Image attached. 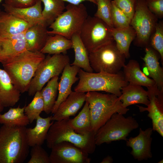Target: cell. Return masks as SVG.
Wrapping results in <instances>:
<instances>
[{"mask_svg": "<svg viewBox=\"0 0 163 163\" xmlns=\"http://www.w3.org/2000/svg\"><path fill=\"white\" fill-rule=\"evenodd\" d=\"M26 126L0 128V163H22L29 153Z\"/></svg>", "mask_w": 163, "mask_h": 163, "instance_id": "cell-1", "label": "cell"}, {"mask_svg": "<svg viewBox=\"0 0 163 163\" xmlns=\"http://www.w3.org/2000/svg\"><path fill=\"white\" fill-rule=\"evenodd\" d=\"M40 51L26 50L11 61L2 65L15 86L21 93L27 91L40 63L45 58Z\"/></svg>", "mask_w": 163, "mask_h": 163, "instance_id": "cell-2", "label": "cell"}, {"mask_svg": "<svg viewBox=\"0 0 163 163\" xmlns=\"http://www.w3.org/2000/svg\"><path fill=\"white\" fill-rule=\"evenodd\" d=\"M87 92L85 101L88 103L91 127L95 133L114 113L125 114L129 110L123 107L119 97L114 94Z\"/></svg>", "mask_w": 163, "mask_h": 163, "instance_id": "cell-3", "label": "cell"}, {"mask_svg": "<svg viewBox=\"0 0 163 163\" xmlns=\"http://www.w3.org/2000/svg\"><path fill=\"white\" fill-rule=\"evenodd\" d=\"M78 74L79 81L74 88V91L77 92L103 91L119 97L122 94V88L129 83L120 71L115 74L103 72L94 73L80 69Z\"/></svg>", "mask_w": 163, "mask_h": 163, "instance_id": "cell-4", "label": "cell"}, {"mask_svg": "<svg viewBox=\"0 0 163 163\" xmlns=\"http://www.w3.org/2000/svg\"><path fill=\"white\" fill-rule=\"evenodd\" d=\"M69 118L56 121L51 126L46 139V145L51 149L62 142H71L88 154L93 153L95 150V133L94 132L86 135L76 133L71 126Z\"/></svg>", "mask_w": 163, "mask_h": 163, "instance_id": "cell-5", "label": "cell"}, {"mask_svg": "<svg viewBox=\"0 0 163 163\" xmlns=\"http://www.w3.org/2000/svg\"><path fill=\"white\" fill-rule=\"evenodd\" d=\"M66 9L49 26L52 30L48 33L50 35L60 34L71 40L74 34H79L88 14L86 7L82 3L69 4Z\"/></svg>", "mask_w": 163, "mask_h": 163, "instance_id": "cell-6", "label": "cell"}, {"mask_svg": "<svg viewBox=\"0 0 163 163\" xmlns=\"http://www.w3.org/2000/svg\"><path fill=\"white\" fill-rule=\"evenodd\" d=\"M123 114L115 113L97 131L95 141L97 145L114 141H126L129 133L139 126L138 122L132 116L125 117Z\"/></svg>", "mask_w": 163, "mask_h": 163, "instance_id": "cell-7", "label": "cell"}, {"mask_svg": "<svg viewBox=\"0 0 163 163\" xmlns=\"http://www.w3.org/2000/svg\"><path fill=\"white\" fill-rule=\"evenodd\" d=\"M70 63L69 56L65 54H48L39 64L27 91L30 96L40 91L51 78L59 76L65 67Z\"/></svg>", "mask_w": 163, "mask_h": 163, "instance_id": "cell-8", "label": "cell"}, {"mask_svg": "<svg viewBox=\"0 0 163 163\" xmlns=\"http://www.w3.org/2000/svg\"><path fill=\"white\" fill-rule=\"evenodd\" d=\"M90 65L96 72L115 74L125 65L126 58L117 48L114 41L89 53Z\"/></svg>", "mask_w": 163, "mask_h": 163, "instance_id": "cell-9", "label": "cell"}, {"mask_svg": "<svg viewBox=\"0 0 163 163\" xmlns=\"http://www.w3.org/2000/svg\"><path fill=\"white\" fill-rule=\"evenodd\" d=\"M110 28L100 19L88 16L79 34L89 53L114 41Z\"/></svg>", "mask_w": 163, "mask_h": 163, "instance_id": "cell-10", "label": "cell"}, {"mask_svg": "<svg viewBox=\"0 0 163 163\" xmlns=\"http://www.w3.org/2000/svg\"><path fill=\"white\" fill-rule=\"evenodd\" d=\"M158 22V18L148 8L145 0H137L130 26L135 30V45L145 48L149 46L150 37Z\"/></svg>", "mask_w": 163, "mask_h": 163, "instance_id": "cell-11", "label": "cell"}, {"mask_svg": "<svg viewBox=\"0 0 163 163\" xmlns=\"http://www.w3.org/2000/svg\"><path fill=\"white\" fill-rule=\"evenodd\" d=\"M51 149L50 163H89L91 161L89 154L69 142H61Z\"/></svg>", "mask_w": 163, "mask_h": 163, "instance_id": "cell-12", "label": "cell"}, {"mask_svg": "<svg viewBox=\"0 0 163 163\" xmlns=\"http://www.w3.org/2000/svg\"><path fill=\"white\" fill-rule=\"evenodd\" d=\"M149 104L147 107L138 106L140 112L147 111V115L152 120L153 131L163 137V91L155 85L147 88Z\"/></svg>", "mask_w": 163, "mask_h": 163, "instance_id": "cell-13", "label": "cell"}, {"mask_svg": "<svg viewBox=\"0 0 163 163\" xmlns=\"http://www.w3.org/2000/svg\"><path fill=\"white\" fill-rule=\"evenodd\" d=\"M153 131L151 127L145 130L140 128L139 134L137 136L130 137L126 141V146L132 149L130 153L135 159L140 161L152 157L151 145Z\"/></svg>", "mask_w": 163, "mask_h": 163, "instance_id": "cell-14", "label": "cell"}, {"mask_svg": "<svg viewBox=\"0 0 163 163\" xmlns=\"http://www.w3.org/2000/svg\"><path fill=\"white\" fill-rule=\"evenodd\" d=\"M24 32L16 35L0 37V63L2 65L11 61L27 50Z\"/></svg>", "mask_w": 163, "mask_h": 163, "instance_id": "cell-15", "label": "cell"}, {"mask_svg": "<svg viewBox=\"0 0 163 163\" xmlns=\"http://www.w3.org/2000/svg\"><path fill=\"white\" fill-rule=\"evenodd\" d=\"M80 68L70 63L64 68L62 73L60 81L58 83V95L51 113L54 114L59 105L67 97L72 91V85L79 80L76 76Z\"/></svg>", "mask_w": 163, "mask_h": 163, "instance_id": "cell-16", "label": "cell"}, {"mask_svg": "<svg viewBox=\"0 0 163 163\" xmlns=\"http://www.w3.org/2000/svg\"><path fill=\"white\" fill-rule=\"evenodd\" d=\"M86 98L85 92L72 91L59 105L52 116V121L61 120L75 116L85 101Z\"/></svg>", "mask_w": 163, "mask_h": 163, "instance_id": "cell-17", "label": "cell"}, {"mask_svg": "<svg viewBox=\"0 0 163 163\" xmlns=\"http://www.w3.org/2000/svg\"><path fill=\"white\" fill-rule=\"evenodd\" d=\"M47 26L44 22L38 23L31 25L25 31L24 37L27 50L40 51L50 35Z\"/></svg>", "mask_w": 163, "mask_h": 163, "instance_id": "cell-18", "label": "cell"}, {"mask_svg": "<svg viewBox=\"0 0 163 163\" xmlns=\"http://www.w3.org/2000/svg\"><path fill=\"white\" fill-rule=\"evenodd\" d=\"M145 48V54L142 58L148 75L155 81L159 89L163 91V69L159 61L160 55L150 46Z\"/></svg>", "mask_w": 163, "mask_h": 163, "instance_id": "cell-19", "label": "cell"}, {"mask_svg": "<svg viewBox=\"0 0 163 163\" xmlns=\"http://www.w3.org/2000/svg\"><path fill=\"white\" fill-rule=\"evenodd\" d=\"M32 25L5 11L0 13V37L16 35L24 33Z\"/></svg>", "mask_w": 163, "mask_h": 163, "instance_id": "cell-20", "label": "cell"}, {"mask_svg": "<svg viewBox=\"0 0 163 163\" xmlns=\"http://www.w3.org/2000/svg\"><path fill=\"white\" fill-rule=\"evenodd\" d=\"M21 93L7 72L0 68V103L4 107L14 106L19 101Z\"/></svg>", "mask_w": 163, "mask_h": 163, "instance_id": "cell-21", "label": "cell"}, {"mask_svg": "<svg viewBox=\"0 0 163 163\" xmlns=\"http://www.w3.org/2000/svg\"><path fill=\"white\" fill-rule=\"evenodd\" d=\"M52 116L43 118L40 116L36 119L34 127L26 128V137L30 147L41 145L46 140L49 129L54 122L51 120Z\"/></svg>", "mask_w": 163, "mask_h": 163, "instance_id": "cell-22", "label": "cell"}, {"mask_svg": "<svg viewBox=\"0 0 163 163\" xmlns=\"http://www.w3.org/2000/svg\"><path fill=\"white\" fill-rule=\"evenodd\" d=\"M41 2L39 0L31 6L22 8L12 7L5 3L2 4V6L5 11L33 25L44 22L42 14Z\"/></svg>", "mask_w": 163, "mask_h": 163, "instance_id": "cell-23", "label": "cell"}, {"mask_svg": "<svg viewBox=\"0 0 163 163\" xmlns=\"http://www.w3.org/2000/svg\"><path fill=\"white\" fill-rule=\"evenodd\" d=\"M122 94L119 97L124 108L135 104L147 106L149 104L147 91L141 86L129 83L121 89Z\"/></svg>", "mask_w": 163, "mask_h": 163, "instance_id": "cell-24", "label": "cell"}, {"mask_svg": "<svg viewBox=\"0 0 163 163\" xmlns=\"http://www.w3.org/2000/svg\"><path fill=\"white\" fill-rule=\"evenodd\" d=\"M123 68V75L125 81L129 83L147 88L156 85L153 79L149 78L141 71L139 64L137 61L130 60Z\"/></svg>", "mask_w": 163, "mask_h": 163, "instance_id": "cell-25", "label": "cell"}, {"mask_svg": "<svg viewBox=\"0 0 163 163\" xmlns=\"http://www.w3.org/2000/svg\"><path fill=\"white\" fill-rule=\"evenodd\" d=\"M110 31L119 50L125 55L126 58H129V47L136 36L134 29L130 25L123 28L111 27Z\"/></svg>", "mask_w": 163, "mask_h": 163, "instance_id": "cell-26", "label": "cell"}, {"mask_svg": "<svg viewBox=\"0 0 163 163\" xmlns=\"http://www.w3.org/2000/svg\"><path fill=\"white\" fill-rule=\"evenodd\" d=\"M72 48L75 53V59L71 65L75 66L84 71L92 72L90 65L89 53L82 40L79 33L74 34L71 39Z\"/></svg>", "mask_w": 163, "mask_h": 163, "instance_id": "cell-27", "label": "cell"}, {"mask_svg": "<svg viewBox=\"0 0 163 163\" xmlns=\"http://www.w3.org/2000/svg\"><path fill=\"white\" fill-rule=\"evenodd\" d=\"M72 46L71 40L60 34H56L53 36L49 35L40 52L49 55L65 54L68 50L72 48Z\"/></svg>", "mask_w": 163, "mask_h": 163, "instance_id": "cell-28", "label": "cell"}, {"mask_svg": "<svg viewBox=\"0 0 163 163\" xmlns=\"http://www.w3.org/2000/svg\"><path fill=\"white\" fill-rule=\"evenodd\" d=\"M69 121L77 133L86 135L94 132L91 127L88 103L86 101L78 114L73 119L69 118Z\"/></svg>", "mask_w": 163, "mask_h": 163, "instance_id": "cell-29", "label": "cell"}, {"mask_svg": "<svg viewBox=\"0 0 163 163\" xmlns=\"http://www.w3.org/2000/svg\"><path fill=\"white\" fill-rule=\"evenodd\" d=\"M25 106L11 108L6 112L0 114V124L8 126H26L30 123L24 112Z\"/></svg>", "mask_w": 163, "mask_h": 163, "instance_id": "cell-30", "label": "cell"}, {"mask_svg": "<svg viewBox=\"0 0 163 163\" xmlns=\"http://www.w3.org/2000/svg\"><path fill=\"white\" fill-rule=\"evenodd\" d=\"M43 3L42 14L44 22L50 26L66 9L63 0H40Z\"/></svg>", "mask_w": 163, "mask_h": 163, "instance_id": "cell-31", "label": "cell"}, {"mask_svg": "<svg viewBox=\"0 0 163 163\" xmlns=\"http://www.w3.org/2000/svg\"><path fill=\"white\" fill-rule=\"evenodd\" d=\"M59 76L51 78L41 90L44 103L43 111L47 114L51 113L55 105L58 90Z\"/></svg>", "mask_w": 163, "mask_h": 163, "instance_id": "cell-32", "label": "cell"}, {"mask_svg": "<svg viewBox=\"0 0 163 163\" xmlns=\"http://www.w3.org/2000/svg\"><path fill=\"white\" fill-rule=\"evenodd\" d=\"M44 103L41 91L36 92L31 101L27 106H25L24 112L27 116L30 123L40 116L43 111Z\"/></svg>", "mask_w": 163, "mask_h": 163, "instance_id": "cell-33", "label": "cell"}, {"mask_svg": "<svg viewBox=\"0 0 163 163\" xmlns=\"http://www.w3.org/2000/svg\"><path fill=\"white\" fill-rule=\"evenodd\" d=\"M97 9L94 17L102 20L109 27L113 28L111 16L110 0H97Z\"/></svg>", "mask_w": 163, "mask_h": 163, "instance_id": "cell-34", "label": "cell"}, {"mask_svg": "<svg viewBox=\"0 0 163 163\" xmlns=\"http://www.w3.org/2000/svg\"><path fill=\"white\" fill-rule=\"evenodd\" d=\"M149 46L160 55L161 62L163 64V21L158 22L150 39Z\"/></svg>", "mask_w": 163, "mask_h": 163, "instance_id": "cell-35", "label": "cell"}, {"mask_svg": "<svg viewBox=\"0 0 163 163\" xmlns=\"http://www.w3.org/2000/svg\"><path fill=\"white\" fill-rule=\"evenodd\" d=\"M111 16L113 28L127 27L130 25L131 19L111 1Z\"/></svg>", "mask_w": 163, "mask_h": 163, "instance_id": "cell-36", "label": "cell"}, {"mask_svg": "<svg viewBox=\"0 0 163 163\" xmlns=\"http://www.w3.org/2000/svg\"><path fill=\"white\" fill-rule=\"evenodd\" d=\"M30 155L27 163H50L49 155L41 145L32 147Z\"/></svg>", "mask_w": 163, "mask_h": 163, "instance_id": "cell-37", "label": "cell"}, {"mask_svg": "<svg viewBox=\"0 0 163 163\" xmlns=\"http://www.w3.org/2000/svg\"><path fill=\"white\" fill-rule=\"evenodd\" d=\"M115 5L131 20L135 12L137 0H113Z\"/></svg>", "mask_w": 163, "mask_h": 163, "instance_id": "cell-38", "label": "cell"}, {"mask_svg": "<svg viewBox=\"0 0 163 163\" xmlns=\"http://www.w3.org/2000/svg\"><path fill=\"white\" fill-rule=\"evenodd\" d=\"M150 11L158 18L163 17V0H145Z\"/></svg>", "mask_w": 163, "mask_h": 163, "instance_id": "cell-39", "label": "cell"}, {"mask_svg": "<svg viewBox=\"0 0 163 163\" xmlns=\"http://www.w3.org/2000/svg\"><path fill=\"white\" fill-rule=\"evenodd\" d=\"M39 0H4L5 4L12 7L22 8L31 6Z\"/></svg>", "mask_w": 163, "mask_h": 163, "instance_id": "cell-40", "label": "cell"}, {"mask_svg": "<svg viewBox=\"0 0 163 163\" xmlns=\"http://www.w3.org/2000/svg\"><path fill=\"white\" fill-rule=\"evenodd\" d=\"M65 2H67L69 4L73 5H78L84 1H88L92 2L94 4H96L97 3V0H63Z\"/></svg>", "mask_w": 163, "mask_h": 163, "instance_id": "cell-41", "label": "cell"}, {"mask_svg": "<svg viewBox=\"0 0 163 163\" xmlns=\"http://www.w3.org/2000/svg\"><path fill=\"white\" fill-rule=\"evenodd\" d=\"M113 162L112 157L110 155H107L100 162L101 163H112Z\"/></svg>", "mask_w": 163, "mask_h": 163, "instance_id": "cell-42", "label": "cell"}, {"mask_svg": "<svg viewBox=\"0 0 163 163\" xmlns=\"http://www.w3.org/2000/svg\"><path fill=\"white\" fill-rule=\"evenodd\" d=\"M4 107L0 103V114L4 109Z\"/></svg>", "mask_w": 163, "mask_h": 163, "instance_id": "cell-43", "label": "cell"}, {"mask_svg": "<svg viewBox=\"0 0 163 163\" xmlns=\"http://www.w3.org/2000/svg\"><path fill=\"white\" fill-rule=\"evenodd\" d=\"M163 159H162L161 160V161H159V162H158V163H162L163 162Z\"/></svg>", "mask_w": 163, "mask_h": 163, "instance_id": "cell-44", "label": "cell"}, {"mask_svg": "<svg viewBox=\"0 0 163 163\" xmlns=\"http://www.w3.org/2000/svg\"><path fill=\"white\" fill-rule=\"evenodd\" d=\"M3 0H0V4L1 3V2H2V1ZM1 10H0V12H1Z\"/></svg>", "mask_w": 163, "mask_h": 163, "instance_id": "cell-45", "label": "cell"}]
</instances>
